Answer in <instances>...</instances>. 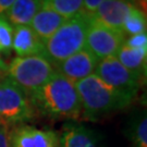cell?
I'll use <instances>...</instances> for the list:
<instances>
[{
  "mask_svg": "<svg viewBox=\"0 0 147 147\" xmlns=\"http://www.w3.org/2000/svg\"><path fill=\"white\" fill-rule=\"evenodd\" d=\"M9 130L0 125V147H9Z\"/></svg>",
  "mask_w": 147,
  "mask_h": 147,
  "instance_id": "22",
  "label": "cell"
},
{
  "mask_svg": "<svg viewBox=\"0 0 147 147\" xmlns=\"http://www.w3.org/2000/svg\"><path fill=\"white\" fill-rule=\"evenodd\" d=\"M34 108L53 119L79 120L82 118V106L75 83L58 71L42 87L30 95Z\"/></svg>",
  "mask_w": 147,
  "mask_h": 147,
  "instance_id": "1",
  "label": "cell"
},
{
  "mask_svg": "<svg viewBox=\"0 0 147 147\" xmlns=\"http://www.w3.org/2000/svg\"><path fill=\"white\" fill-rule=\"evenodd\" d=\"M34 108L28 95L5 78L0 81V125L8 129L22 125L33 119Z\"/></svg>",
  "mask_w": 147,
  "mask_h": 147,
  "instance_id": "5",
  "label": "cell"
},
{
  "mask_svg": "<svg viewBox=\"0 0 147 147\" xmlns=\"http://www.w3.org/2000/svg\"><path fill=\"white\" fill-rule=\"evenodd\" d=\"M125 44L127 47L133 48V49H138V50H147V34L142 33L133 35L130 38L125 39Z\"/></svg>",
  "mask_w": 147,
  "mask_h": 147,
  "instance_id": "20",
  "label": "cell"
},
{
  "mask_svg": "<svg viewBox=\"0 0 147 147\" xmlns=\"http://www.w3.org/2000/svg\"><path fill=\"white\" fill-rule=\"evenodd\" d=\"M133 7L134 5L130 0H105L92 16L106 26L122 31L124 19Z\"/></svg>",
  "mask_w": 147,
  "mask_h": 147,
  "instance_id": "11",
  "label": "cell"
},
{
  "mask_svg": "<svg viewBox=\"0 0 147 147\" xmlns=\"http://www.w3.org/2000/svg\"><path fill=\"white\" fill-rule=\"evenodd\" d=\"M125 42V34L109 26H106L93 19L86 34L85 47L98 60L116 57L121 46Z\"/></svg>",
  "mask_w": 147,
  "mask_h": 147,
  "instance_id": "7",
  "label": "cell"
},
{
  "mask_svg": "<svg viewBox=\"0 0 147 147\" xmlns=\"http://www.w3.org/2000/svg\"><path fill=\"white\" fill-rule=\"evenodd\" d=\"M84 0H44V5L70 19L83 11Z\"/></svg>",
  "mask_w": 147,
  "mask_h": 147,
  "instance_id": "18",
  "label": "cell"
},
{
  "mask_svg": "<svg viewBox=\"0 0 147 147\" xmlns=\"http://www.w3.org/2000/svg\"><path fill=\"white\" fill-rule=\"evenodd\" d=\"M9 147H59V133L31 125L9 130Z\"/></svg>",
  "mask_w": 147,
  "mask_h": 147,
  "instance_id": "8",
  "label": "cell"
},
{
  "mask_svg": "<svg viewBox=\"0 0 147 147\" xmlns=\"http://www.w3.org/2000/svg\"><path fill=\"white\" fill-rule=\"evenodd\" d=\"M12 49L16 57L44 56V42L36 35L30 25L13 27Z\"/></svg>",
  "mask_w": 147,
  "mask_h": 147,
  "instance_id": "12",
  "label": "cell"
},
{
  "mask_svg": "<svg viewBox=\"0 0 147 147\" xmlns=\"http://www.w3.org/2000/svg\"><path fill=\"white\" fill-rule=\"evenodd\" d=\"M59 147H104L99 135L78 122H67L59 134Z\"/></svg>",
  "mask_w": 147,
  "mask_h": 147,
  "instance_id": "10",
  "label": "cell"
},
{
  "mask_svg": "<svg viewBox=\"0 0 147 147\" xmlns=\"http://www.w3.org/2000/svg\"><path fill=\"white\" fill-rule=\"evenodd\" d=\"M130 1H140V2L143 5V0H130ZM144 1H145V0H144Z\"/></svg>",
  "mask_w": 147,
  "mask_h": 147,
  "instance_id": "25",
  "label": "cell"
},
{
  "mask_svg": "<svg viewBox=\"0 0 147 147\" xmlns=\"http://www.w3.org/2000/svg\"><path fill=\"white\" fill-rule=\"evenodd\" d=\"M13 26L0 16V55H9L12 51Z\"/></svg>",
  "mask_w": 147,
  "mask_h": 147,
  "instance_id": "19",
  "label": "cell"
},
{
  "mask_svg": "<svg viewBox=\"0 0 147 147\" xmlns=\"http://www.w3.org/2000/svg\"><path fill=\"white\" fill-rule=\"evenodd\" d=\"M92 22V14L84 10L68 19L44 42V57L56 65L85 47L86 34Z\"/></svg>",
  "mask_w": 147,
  "mask_h": 147,
  "instance_id": "3",
  "label": "cell"
},
{
  "mask_svg": "<svg viewBox=\"0 0 147 147\" xmlns=\"http://www.w3.org/2000/svg\"><path fill=\"white\" fill-rule=\"evenodd\" d=\"M98 61L99 60L84 47L57 64L56 71L75 83L94 73Z\"/></svg>",
  "mask_w": 147,
  "mask_h": 147,
  "instance_id": "9",
  "label": "cell"
},
{
  "mask_svg": "<svg viewBox=\"0 0 147 147\" xmlns=\"http://www.w3.org/2000/svg\"><path fill=\"white\" fill-rule=\"evenodd\" d=\"M94 73L106 84L132 101L137 95L142 82V78L123 67L116 57H108L99 60Z\"/></svg>",
  "mask_w": 147,
  "mask_h": 147,
  "instance_id": "6",
  "label": "cell"
},
{
  "mask_svg": "<svg viewBox=\"0 0 147 147\" xmlns=\"http://www.w3.org/2000/svg\"><path fill=\"white\" fill-rule=\"evenodd\" d=\"M16 0H0V16H3L9 10L11 5H13Z\"/></svg>",
  "mask_w": 147,
  "mask_h": 147,
  "instance_id": "23",
  "label": "cell"
},
{
  "mask_svg": "<svg viewBox=\"0 0 147 147\" xmlns=\"http://www.w3.org/2000/svg\"><path fill=\"white\" fill-rule=\"evenodd\" d=\"M146 14L135 5L131 9L123 22L122 31L127 35H137L146 33Z\"/></svg>",
  "mask_w": 147,
  "mask_h": 147,
  "instance_id": "17",
  "label": "cell"
},
{
  "mask_svg": "<svg viewBox=\"0 0 147 147\" xmlns=\"http://www.w3.org/2000/svg\"><path fill=\"white\" fill-rule=\"evenodd\" d=\"M68 19L51 10L50 8L42 5V8L33 18L30 26L42 42H45L53 35Z\"/></svg>",
  "mask_w": 147,
  "mask_h": 147,
  "instance_id": "13",
  "label": "cell"
},
{
  "mask_svg": "<svg viewBox=\"0 0 147 147\" xmlns=\"http://www.w3.org/2000/svg\"><path fill=\"white\" fill-rule=\"evenodd\" d=\"M56 73L44 56L16 57L7 67V78L30 95L42 87Z\"/></svg>",
  "mask_w": 147,
  "mask_h": 147,
  "instance_id": "4",
  "label": "cell"
},
{
  "mask_svg": "<svg viewBox=\"0 0 147 147\" xmlns=\"http://www.w3.org/2000/svg\"><path fill=\"white\" fill-rule=\"evenodd\" d=\"M146 57L147 50L133 49L127 47L125 44L121 46L116 55V58L123 67H125L127 70H130L142 79L146 75Z\"/></svg>",
  "mask_w": 147,
  "mask_h": 147,
  "instance_id": "15",
  "label": "cell"
},
{
  "mask_svg": "<svg viewBox=\"0 0 147 147\" xmlns=\"http://www.w3.org/2000/svg\"><path fill=\"white\" fill-rule=\"evenodd\" d=\"M7 64H5V62L1 59V56H0V73L1 74H5L7 73Z\"/></svg>",
  "mask_w": 147,
  "mask_h": 147,
  "instance_id": "24",
  "label": "cell"
},
{
  "mask_svg": "<svg viewBox=\"0 0 147 147\" xmlns=\"http://www.w3.org/2000/svg\"><path fill=\"white\" fill-rule=\"evenodd\" d=\"M44 5V0H16L5 12V19L12 25H30L33 18Z\"/></svg>",
  "mask_w": 147,
  "mask_h": 147,
  "instance_id": "14",
  "label": "cell"
},
{
  "mask_svg": "<svg viewBox=\"0 0 147 147\" xmlns=\"http://www.w3.org/2000/svg\"><path fill=\"white\" fill-rule=\"evenodd\" d=\"M3 79V74H1L0 73V81H1V80Z\"/></svg>",
  "mask_w": 147,
  "mask_h": 147,
  "instance_id": "26",
  "label": "cell"
},
{
  "mask_svg": "<svg viewBox=\"0 0 147 147\" xmlns=\"http://www.w3.org/2000/svg\"><path fill=\"white\" fill-rule=\"evenodd\" d=\"M105 0H84V5H83V10L87 13L93 14L95 10L99 7Z\"/></svg>",
  "mask_w": 147,
  "mask_h": 147,
  "instance_id": "21",
  "label": "cell"
},
{
  "mask_svg": "<svg viewBox=\"0 0 147 147\" xmlns=\"http://www.w3.org/2000/svg\"><path fill=\"white\" fill-rule=\"evenodd\" d=\"M125 135L131 147H147V117L146 111L141 110L129 119Z\"/></svg>",
  "mask_w": 147,
  "mask_h": 147,
  "instance_id": "16",
  "label": "cell"
},
{
  "mask_svg": "<svg viewBox=\"0 0 147 147\" xmlns=\"http://www.w3.org/2000/svg\"><path fill=\"white\" fill-rule=\"evenodd\" d=\"M75 87L81 100L82 118L88 121H99L112 112L124 109L132 102L95 73L75 82Z\"/></svg>",
  "mask_w": 147,
  "mask_h": 147,
  "instance_id": "2",
  "label": "cell"
}]
</instances>
